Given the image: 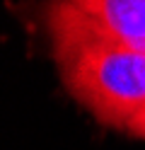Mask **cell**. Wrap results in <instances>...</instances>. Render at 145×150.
<instances>
[{"label": "cell", "instance_id": "cell-1", "mask_svg": "<svg viewBox=\"0 0 145 150\" xmlns=\"http://www.w3.org/2000/svg\"><path fill=\"white\" fill-rule=\"evenodd\" d=\"M68 92L104 126L128 131L145 114V49L106 36L63 0L46 12Z\"/></svg>", "mask_w": 145, "mask_h": 150}, {"label": "cell", "instance_id": "cell-2", "mask_svg": "<svg viewBox=\"0 0 145 150\" xmlns=\"http://www.w3.org/2000/svg\"><path fill=\"white\" fill-rule=\"evenodd\" d=\"M80 10L99 32L145 49V0H63Z\"/></svg>", "mask_w": 145, "mask_h": 150}, {"label": "cell", "instance_id": "cell-3", "mask_svg": "<svg viewBox=\"0 0 145 150\" xmlns=\"http://www.w3.org/2000/svg\"><path fill=\"white\" fill-rule=\"evenodd\" d=\"M128 133H131V136H135V138H140V140H145V114H143L140 119H135L133 124H131Z\"/></svg>", "mask_w": 145, "mask_h": 150}]
</instances>
